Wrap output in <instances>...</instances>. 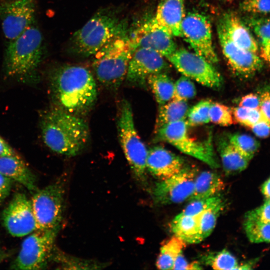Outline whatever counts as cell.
I'll list each match as a JSON object with an SVG mask.
<instances>
[{
    "label": "cell",
    "mask_w": 270,
    "mask_h": 270,
    "mask_svg": "<svg viewBox=\"0 0 270 270\" xmlns=\"http://www.w3.org/2000/svg\"><path fill=\"white\" fill-rule=\"evenodd\" d=\"M12 180L0 173V203L10 194Z\"/></svg>",
    "instance_id": "obj_44"
},
{
    "label": "cell",
    "mask_w": 270,
    "mask_h": 270,
    "mask_svg": "<svg viewBox=\"0 0 270 270\" xmlns=\"http://www.w3.org/2000/svg\"><path fill=\"white\" fill-rule=\"evenodd\" d=\"M0 173L31 192L38 190L35 176L17 154L0 156Z\"/></svg>",
    "instance_id": "obj_21"
},
{
    "label": "cell",
    "mask_w": 270,
    "mask_h": 270,
    "mask_svg": "<svg viewBox=\"0 0 270 270\" xmlns=\"http://www.w3.org/2000/svg\"><path fill=\"white\" fill-rule=\"evenodd\" d=\"M217 146L226 175L236 174L246 168L250 159L234 148L228 138H219Z\"/></svg>",
    "instance_id": "obj_22"
},
{
    "label": "cell",
    "mask_w": 270,
    "mask_h": 270,
    "mask_svg": "<svg viewBox=\"0 0 270 270\" xmlns=\"http://www.w3.org/2000/svg\"><path fill=\"white\" fill-rule=\"evenodd\" d=\"M224 182L216 172L204 171L197 175L193 192L188 200L208 198L218 194L224 188Z\"/></svg>",
    "instance_id": "obj_23"
},
{
    "label": "cell",
    "mask_w": 270,
    "mask_h": 270,
    "mask_svg": "<svg viewBox=\"0 0 270 270\" xmlns=\"http://www.w3.org/2000/svg\"><path fill=\"white\" fill-rule=\"evenodd\" d=\"M188 110L186 101L176 99L160 106L155 130L166 124L186 120Z\"/></svg>",
    "instance_id": "obj_25"
},
{
    "label": "cell",
    "mask_w": 270,
    "mask_h": 270,
    "mask_svg": "<svg viewBox=\"0 0 270 270\" xmlns=\"http://www.w3.org/2000/svg\"><path fill=\"white\" fill-rule=\"evenodd\" d=\"M212 103L210 100H204L189 108L186 119L188 126H193L208 123Z\"/></svg>",
    "instance_id": "obj_32"
},
{
    "label": "cell",
    "mask_w": 270,
    "mask_h": 270,
    "mask_svg": "<svg viewBox=\"0 0 270 270\" xmlns=\"http://www.w3.org/2000/svg\"><path fill=\"white\" fill-rule=\"evenodd\" d=\"M234 120L244 126L251 128L262 118L260 108H249L238 106L234 108Z\"/></svg>",
    "instance_id": "obj_37"
},
{
    "label": "cell",
    "mask_w": 270,
    "mask_h": 270,
    "mask_svg": "<svg viewBox=\"0 0 270 270\" xmlns=\"http://www.w3.org/2000/svg\"><path fill=\"white\" fill-rule=\"evenodd\" d=\"M127 30V22L112 10H100L73 34L70 50L79 56H93L113 38Z\"/></svg>",
    "instance_id": "obj_3"
},
{
    "label": "cell",
    "mask_w": 270,
    "mask_h": 270,
    "mask_svg": "<svg viewBox=\"0 0 270 270\" xmlns=\"http://www.w3.org/2000/svg\"><path fill=\"white\" fill-rule=\"evenodd\" d=\"M50 78L56 106L82 117L94 106L98 96L96 84L86 68L63 64L52 71Z\"/></svg>",
    "instance_id": "obj_1"
},
{
    "label": "cell",
    "mask_w": 270,
    "mask_h": 270,
    "mask_svg": "<svg viewBox=\"0 0 270 270\" xmlns=\"http://www.w3.org/2000/svg\"><path fill=\"white\" fill-rule=\"evenodd\" d=\"M196 94V87L190 78L182 75L174 83L172 99L186 101Z\"/></svg>",
    "instance_id": "obj_38"
},
{
    "label": "cell",
    "mask_w": 270,
    "mask_h": 270,
    "mask_svg": "<svg viewBox=\"0 0 270 270\" xmlns=\"http://www.w3.org/2000/svg\"><path fill=\"white\" fill-rule=\"evenodd\" d=\"M260 110L262 118L270 122V91L265 90L260 96Z\"/></svg>",
    "instance_id": "obj_40"
},
{
    "label": "cell",
    "mask_w": 270,
    "mask_h": 270,
    "mask_svg": "<svg viewBox=\"0 0 270 270\" xmlns=\"http://www.w3.org/2000/svg\"><path fill=\"white\" fill-rule=\"evenodd\" d=\"M241 9L252 14H266L270 13V0H244Z\"/></svg>",
    "instance_id": "obj_39"
},
{
    "label": "cell",
    "mask_w": 270,
    "mask_h": 270,
    "mask_svg": "<svg viewBox=\"0 0 270 270\" xmlns=\"http://www.w3.org/2000/svg\"><path fill=\"white\" fill-rule=\"evenodd\" d=\"M202 259L206 265L215 270H237L238 266L236 258L224 249L208 253Z\"/></svg>",
    "instance_id": "obj_30"
},
{
    "label": "cell",
    "mask_w": 270,
    "mask_h": 270,
    "mask_svg": "<svg viewBox=\"0 0 270 270\" xmlns=\"http://www.w3.org/2000/svg\"><path fill=\"white\" fill-rule=\"evenodd\" d=\"M186 120L166 124L155 130L156 138L170 144L184 154L196 158L212 168L219 167L212 144V138L196 140L188 132Z\"/></svg>",
    "instance_id": "obj_7"
},
{
    "label": "cell",
    "mask_w": 270,
    "mask_h": 270,
    "mask_svg": "<svg viewBox=\"0 0 270 270\" xmlns=\"http://www.w3.org/2000/svg\"><path fill=\"white\" fill-rule=\"evenodd\" d=\"M117 128L120 142L130 168L138 180H143L148 150L136 130L132 108L126 100L120 103Z\"/></svg>",
    "instance_id": "obj_6"
},
{
    "label": "cell",
    "mask_w": 270,
    "mask_h": 270,
    "mask_svg": "<svg viewBox=\"0 0 270 270\" xmlns=\"http://www.w3.org/2000/svg\"><path fill=\"white\" fill-rule=\"evenodd\" d=\"M134 50L128 30L113 38L93 56L97 80L105 87L117 90L126 77Z\"/></svg>",
    "instance_id": "obj_4"
},
{
    "label": "cell",
    "mask_w": 270,
    "mask_h": 270,
    "mask_svg": "<svg viewBox=\"0 0 270 270\" xmlns=\"http://www.w3.org/2000/svg\"><path fill=\"white\" fill-rule=\"evenodd\" d=\"M16 154L12 148L0 136V156Z\"/></svg>",
    "instance_id": "obj_46"
},
{
    "label": "cell",
    "mask_w": 270,
    "mask_h": 270,
    "mask_svg": "<svg viewBox=\"0 0 270 270\" xmlns=\"http://www.w3.org/2000/svg\"><path fill=\"white\" fill-rule=\"evenodd\" d=\"M34 0H14L0 4V18L5 37L12 41L32 25Z\"/></svg>",
    "instance_id": "obj_15"
},
{
    "label": "cell",
    "mask_w": 270,
    "mask_h": 270,
    "mask_svg": "<svg viewBox=\"0 0 270 270\" xmlns=\"http://www.w3.org/2000/svg\"><path fill=\"white\" fill-rule=\"evenodd\" d=\"M60 228L38 229L28 234L23 240L11 268L21 270L44 268L52 256Z\"/></svg>",
    "instance_id": "obj_9"
},
{
    "label": "cell",
    "mask_w": 270,
    "mask_h": 270,
    "mask_svg": "<svg viewBox=\"0 0 270 270\" xmlns=\"http://www.w3.org/2000/svg\"><path fill=\"white\" fill-rule=\"evenodd\" d=\"M203 268L197 262H188L182 254H180L176 258L172 270H200Z\"/></svg>",
    "instance_id": "obj_41"
},
{
    "label": "cell",
    "mask_w": 270,
    "mask_h": 270,
    "mask_svg": "<svg viewBox=\"0 0 270 270\" xmlns=\"http://www.w3.org/2000/svg\"><path fill=\"white\" fill-rule=\"evenodd\" d=\"M190 202L180 212L181 214L189 216H196L219 204L224 200L220 194H219L208 198Z\"/></svg>",
    "instance_id": "obj_35"
},
{
    "label": "cell",
    "mask_w": 270,
    "mask_h": 270,
    "mask_svg": "<svg viewBox=\"0 0 270 270\" xmlns=\"http://www.w3.org/2000/svg\"><path fill=\"white\" fill-rule=\"evenodd\" d=\"M244 226L252 242H270V223L262 222L258 208L249 211L245 214Z\"/></svg>",
    "instance_id": "obj_26"
},
{
    "label": "cell",
    "mask_w": 270,
    "mask_h": 270,
    "mask_svg": "<svg viewBox=\"0 0 270 270\" xmlns=\"http://www.w3.org/2000/svg\"><path fill=\"white\" fill-rule=\"evenodd\" d=\"M250 128L252 132L259 138H265L270 134V122L262 118Z\"/></svg>",
    "instance_id": "obj_42"
},
{
    "label": "cell",
    "mask_w": 270,
    "mask_h": 270,
    "mask_svg": "<svg viewBox=\"0 0 270 270\" xmlns=\"http://www.w3.org/2000/svg\"><path fill=\"white\" fill-rule=\"evenodd\" d=\"M262 191L268 198L270 199V178L264 184Z\"/></svg>",
    "instance_id": "obj_47"
},
{
    "label": "cell",
    "mask_w": 270,
    "mask_h": 270,
    "mask_svg": "<svg viewBox=\"0 0 270 270\" xmlns=\"http://www.w3.org/2000/svg\"><path fill=\"white\" fill-rule=\"evenodd\" d=\"M224 207V202L199 214V240L200 242L208 236L214 230L220 214Z\"/></svg>",
    "instance_id": "obj_31"
},
{
    "label": "cell",
    "mask_w": 270,
    "mask_h": 270,
    "mask_svg": "<svg viewBox=\"0 0 270 270\" xmlns=\"http://www.w3.org/2000/svg\"><path fill=\"white\" fill-rule=\"evenodd\" d=\"M2 219L8 233L22 237L38 230L31 201L22 192L15 194L4 210Z\"/></svg>",
    "instance_id": "obj_13"
},
{
    "label": "cell",
    "mask_w": 270,
    "mask_h": 270,
    "mask_svg": "<svg viewBox=\"0 0 270 270\" xmlns=\"http://www.w3.org/2000/svg\"><path fill=\"white\" fill-rule=\"evenodd\" d=\"M164 58L150 48H136L129 62L126 81L132 84L144 86L150 76L164 72L168 68V64Z\"/></svg>",
    "instance_id": "obj_16"
},
{
    "label": "cell",
    "mask_w": 270,
    "mask_h": 270,
    "mask_svg": "<svg viewBox=\"0 0 270 270\" xmlns=\"http://www.w3.org/2000/svg\"><path fill=\"white\" fill-rule=\"evenodd\" d=\"M64 178L35 192L30 199L38 230L60 228L64 211Z\"/></svg>",
    "instance_id": "obj_8"
},
{
    "label": "cell",
    "mask_w": 270,
    "mask_h": 270,
    "mask_svg": "<svg viewBox=\"0 0 270 270\" xmlns=\"http://www.w3.org/2000/svg\"><path fill=\"white\" fill-rule=\"evenodd\" d=\"M186 243L180 238L174 236L162 245L156 261L160 270H172L178 256L182 252Z\"/></svg>",
    "instance_id": "obj_29"
},
{
    "label": "cell",
    "mask_w": 270,
    "mask_h": 270,
    "mask_svg": "<svg viewBox=\"0 0 270 270\" xmlns=\"http://www.w3.org/2000/svg\"><path fill=\"white\" fill-rule=\"evenodd\" d=\"M218 34L223 54L232 69L241 76L248 77L262 67V59L258 54L244 50L234 44L218 24Z\"/></svg>",
    "instance_id": "obj_17"
},
{
    "label": "cell",
    "mask_w": 270,
    "mask_h": 270,
    "mask_svg": "<svg viewBox=\"0 0 270 270\" xmlns=\"http://www.w3.org/2000/svg\"><path fill=\"white\" fill-rule=\"evenodd\" d=\"M128 34L134 49L150 48L165 58L177 49L174 36L160 26L153 17L140 23L128 32Z\"/></svg>",
    "instance_id": "obj_14"
},
{
    "label": "cell",
    "mask_w": 270,
    "mask_h": 270,
    "mask_svg": "<svg viewBox=\"0 0 270 270\" xmlns=\"http://www.w3.org/2000/svg\"><path fill=\"white\" fill-rule=\"evenodd\" d=\"M219 24L234 44L244 50L258 53L259 45L257 41L236 14L232 12L224 14Z\"/></svg>",
    "instance_id": "obj_20"
},
{
    "label": "cell",
    "mask_w": 270,
    "mask_h": 270,
    "mask_svg": "<svg viewBox=\"0 0 270 270\" xmlns=\"http://www.w3.org/2000/svg\"><path fill=\"white\" fill-rule=\"evenodd\" d=\"M248 22L258 38L261 58L270 64V18L252 16Z\"/></svg>",
    "instance_id": "obj_27"
},
{
    "label": "cell",
    "mask_w": 270,
    "mask_h": 270,
    "mask_svg": "<svg viewBox=\"0 0 270 270\" xmlns=\"http://www.w3.org/2000/svg\"><path fill=\"white\" fill-rule=\"evenodd\" d=\"M258 209L262 222L270 223V199L268 198L264 204Z\"/></svg>",
    "instance_id": "obj_45"
},
{
    "label": "cell",
    "mask_w": 270,
    "mask_h": 270,
    "mask_svg": "<svg viewBox=\"0 0 270 270\" xmlns=\"http://www.w3.org/2000/svg\"><path fill=\"white\" fill-rule=\"evenodd\" d=\"M171 229L174 236L186 243L197 244L199 240V214L189 216L180 212L171 222Z\"/></svg>",
    "instance_id": "obj_24"
},
{
    "label": "cell",
    "mask_w": 270,
    "mask_h": 270,
    "mask_svg": "<svg viewBox=\"0 0 270 270\" xmlns=\"http://www.w3.org/2000/svg\"><path fill=\"white\" fill-rule=\"evenodd\" d=\"M228 139L234 148L250 160L259 147L258 141L253 137L246 134H233L230 135Z\"/></svg>",
    "instance_id": "obj_33"
},
{
    "label": "cell",
    "mask_w": 270,
    "mask_h": 270,
    "mask_svg": "<svg viewBox=\"0 0 270 270\" xmlns=\"http://www.w3.org/2000/svg\"><path fill=\"white\" fill-rule=\"evenodd\" d=\"M7 254L6 252L0 251V262H2L6 256Z\"/></svg>",
    "instance_id": "obj_48"
},
{
    "label": "cell",
    "mask_w": 270,
    "mask_h": 270,
    "mask_svg": "<svg viewBox=\"0 0 270 270\" xmlns=\"http://www.w3.org/2000/svg\"><path fill=\"white\" fill-rule=\"evenodd\" d=\"M40 129L46 145L52 152L68 156L79 154L89 138L88 126L82 117L56 106L42 114Z\"/></svg>",
    "instance_id": "obj_2"
},
{
    "label": "cell",
    "mask_w": 270,
    "mask_h": 270,
    "mask_svg": "<svg viewBox=\"0 0 270 270\" xmlns=\"http://www.w3.org/2000/svg\"><path fill=\"white\" fill-rule=\"evenodd\" d=\"M166 58L183 76L204 86L218 89L223 84L221 74L212 64L194 52L176 49Z\"/></svg>",
    "instance_id": "obj_10"
},
{
    "label": "cell",
    "mask_w": 270,
    "mask_h": 270,
    "mask_svg": "<svg viewBox=\"0 0 270 270\" xmlns=\"http://www.w3.org/2000/svg\"><path fill=\"white\" fill-rule=\"evenodd\" d=\"M181 30L182 37L194 52L212 64L218 62L212 43L210 24L204 15L196 12L187 13L182 21Z\"/></svg>",
    "instance_id": "obj_11"
},
{
    "label": "cell",
    "mask_w": 270,
    "mask_h": 270,
    "mask_svg": "<svg viewBox=\"0 0 270 270\" xmlns=\"http://www.w3.org/2000/svg\"><path fill=\"white\" fill-rule=\"evenodd\" d=\"M260 104V96L256 94L250 93L240 98L238 106L249 108H258Z\"/></svg>",
    "instance_id": "obj_43"
},
{
    "label": "cell",
    "mask_w": 270,
    "mask_h": 270,
    "mask_svg": "<svg viewBox=\"0 0 270 270\" xmlns=\"http://www.w3.org/2000/svg\"><path fill=\"white\" fill-rule=\"evenodd\" d=\"M42 55V33L32 25L9 43L5 57L6 74L20 78L28 76L38 67Z\"/></svg>",
    "instance_id": "obj_5"
},
{
    "label": "cell",
    "mask_w": 270,
    "mask_h": 270,
    "mask_svg": "<svg viewBox=\"0 0 270 270\" xmlns=\"http://www.w3.org/2000/svg\"><path fill=\"white\" fill-rule=\"evenodd\" d=\"M209 117L210 122L222 126H228L234 122L232 110L228 106L218 102H212Z\"/></svg>",
    "instance_id": "obj_36"
},
{
    "label": "cell",
    "mask_w": 270,
    "mask_h": 270,
    "mask_svg": "<svg viewBox=\"0 0 270 270\" xmlns=\"http://www.w3.org/2000/svg\"><path fill=\"white\" fill-rule=\"evenodd\" d=\"M185 14L184 0H160L153 18L172 36L182 37L181 26Z\"/></svg>",
    "instance_id": "obj_19"
},
{
    "label": "cell",
    "mask_w": 270,
    "mask_h": 270,
    "mask_svg": "<svg viewBox=\"0 0 270 270\" xmlns=\"http://www.w3.org/2000/svg\"><path fill=\"white\" fill-rule=\"evenodd\" d=\"M196 176L195 168L186 166L177 174L160 180L153 189L154 202L160 205H168L188 200L193 192Z\"/></svg>",
    "instance_id": "obj_12"
},
{
    "label": "cell",
    "mask_w": 270,
    "mask_h": 270,
    "mask_svg": "<svg viewBox=\"0 0 270 270\" xmlns=\"http://www.w3.org/2000/svg\"><path fill=\"white\" fill-rule=\"evenodd\" d=\"M186 166L182 157L164 147L156 146L148 150L146 170L160 180L177 174Z\"/></svg>",
    "instance_id": "obj_18"
},
{
    "label": "cell",
    "mask_w": 270,
    "mask_h": 270,
    "mask_svg": "<svg viewBox=\"0 0 270 270\" xmlns=\"http://www.w3.org/2000/svg\"><path fill=\"white\" fill-rule=\"evenodd\" d=\"M148 85L159 106L173 98L174 83L164 72L150 76L147 79Z\"/></svg>",
    "instance_id": "obj_28"
},
{
    "label": "cell",
    "mask_w": 270,
    "mask_h": 270,
    "mask_svg": "<svg viewBox=\"0 0 270 270\" xmlns=\"http://www.w3.org/2000/svg\"><path fill=\"white\" fill-rule=\"evenodd\" d=\"M54 258L64 269H100L105 266L104 263L76 258L62 253H58Z\"/></svg>",
    "instance_id": "obj_34"
}]
</instances>
